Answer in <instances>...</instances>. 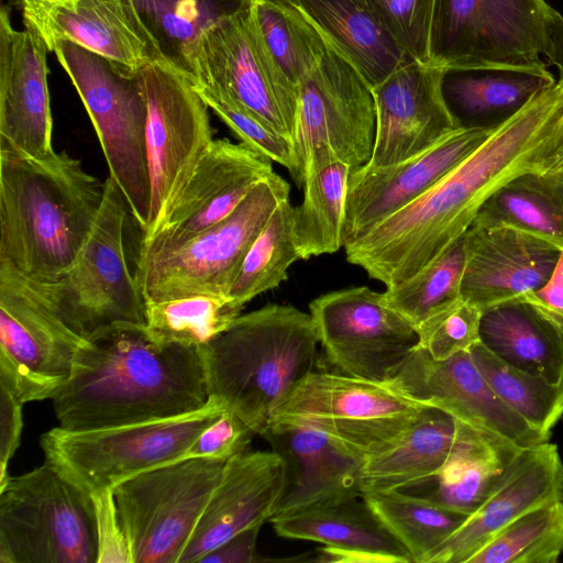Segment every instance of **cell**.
<instances>
[{"label":"cell","instance_id":"cell-17","mask_svg":"<svg viewBox=\"0 0 563 563\" xmlns=\"http://www.w3.org/2000/svg\"><path fill=\"white\" fill-rule=\"evenodd\" d=\"M319 343L335 373L386 383L417 345L416 329L366 286L333 290L309 303Z\"/></svg>","mask_w":563,"mask_h":563},{"label":"cell","instance_id":"cell-9","mask_svg":"<svg viewBox=\"0 0 563 563\" xmlns=\"http://www.w3.org/2000/svg\"><path fill=\"white\" fill-rule=\"evenodd\" d=\"M329 43V42H328ZM376 126L372 88L331 44L319 65L298 84L291 139L300 187L333 163L355 169L372 156Z\"/></svg>","mask_w":563,"mask_h":563},{"label":"cell","instance_id":"cell-22","mask_svg":"<svg viewBox=\"0 0 563 563\" xmlns=\"http://www.w3.org/2000/svg\"><path fill=\"white\" fill-rule=\"evenodd\" d=\"M490 131L462 126L402 162L352 169L345 201L344 245L427 191L473 153Z\"/></svg>","mask_w":563,"mask_h":563},{"label":"cell","instance_id":"cell-48","mask_svg":"<svg viewBox=\"0 0 563 563\" xmlns=\"http://www.w3.org/2000/svg\"><path fill=\"white\" fill-rule=\"evenodd\" d=\"M91 499L98 547L97 563H132L129 540L112 488L91 494Z\"/></svg>","mask_w":563,"mask_h":563},{"label":"cell","instance_id":"cell-38","mask_svg":"<svg viewBox=\"0 0 563 563\" xmlns=\"http://www.w3.org/2000/svg\"><path fill=\"white\" fill-rule=\"evenodd\" d=\"M145 325L157 340L202 347L241 316L244 306L229 296L197 295L145 302Z\"/></svg>","mask_w":563,"mask_h":563},{"label":"cell","instance_id":"cell-46","mask_svg":"<svg viewBox=\"0 0 563 563\" xmlns=\"http://www.w3.org/2000/svg\"><path fill=\"white\" fill-rule=\"evenodd\" d=\"M380 26L413 60L430 63L434 0H365Z\"/></svg>","mask_w":563,"mask_h":563},{"label":"cell","instance_id":"cell-18","mask_svg":"<svg viewBox=\"0 0 563 563\" xmlns=\"http://www.w3.org/2000/svg\"><path fill=\"white\" fill-rule=\"evenodd\" d=\"M274 173L272 161L243 143L213 140L154 231L143 236L136 263L185 243L227 218Z\"/></svg>","mask_w":563,"mask_h":563},{"label":"cell","instance_id":"cell-44","mask_svg":"<svg viewBox=\"0 0 563 563\" xmlns=\"http://www.w3.org/2000/svg\"><path fill=\"white\" fill-rule=\"evenodd\" d=\"M202 100L240 139L241 143L288 169L296 162L289 140L277 134L228 93L210 86H192Z\"/></svg>","mask_w":563,"mask_h":563},{"label":"cell","instance_id":"cell-16","mask_svg":"<svg viewBox=\"0 0 563 563\" xmlns=\"http://www.w3.org/2000/svg\"><path fill=\"white\" fill-rule=\"evenodd\" d=\"M147 99L146 150L151 179L150 235L191 176L213 139L208 106L190 80L165 60L140 70Z\"/></svg>","mask_w":563,"mask_h":563},{"label":"cell","instance_id":"cell-24","mask_svg":"<svg viewBox=\"0 0 563 563\" xmlns=\"http://www.w3.org/2000/svg\"><path fill=\"white\" fill-rule=\"evenodd\" d=\"M464 249L461 297L483 311L539 289L560 254L556 245L525 231L476 224L464 233Z\"/></svg>","mask_w":563,"mask_h":563},{"label":"cell","instance_id":"cell-39","mask_svg":"<svg viewBox=\"0 0 563 563\" xmlns=\"http://www.w3.org/2000/svg\"><path fill=\"white\" fill-rule=\"evenodd\" d=\"M563 553V501L552 498L526 511L466 563H555Z\"/></svg>","mask_w":563,"mask_h":563},{"label":"cell","instance_id":"cell-56","mask_svg":"<svg viewBox=\"0 0 563 563\" xmlns=\"http://www.w3.org/2000/svg\"><path fill=\"white\" fill-rule=\"evenodd\" d=\"M558 497L563 501V471L560 478Z\"/></svg>","mask_w":563,"mask_h":563},{"label":"cell","instance_id":"cell-11","mask_svg":"<svg viewBox=\"0 0 563 563\" xmlns=\"http://www.w3.org/2000/svg\"><path fill=\"white\" fill-rule=\"evenodd\" d=\"M253 2L243 1L200 33L191 49V84L228 93L291 143L298 86L272 55Z\"/></svg>","mask_w":563,"mask_h":563},{"label":"cell","instance_id":"cell-55","mask_svg":"<svg viewBox=\"0 0 563 563\" xmlns=\"http://www.w3.org/2000/svg\"><path fill=\"white\" fill-rule=\"evenodd\" d=\"M42 0H19L21 7H22V10H25L27 8H31L33 5H35L36 3L41 2Z\"/></svg>","mask_w":563,"mask_h":563},{"label":"cell","instance_id":"cell-25","mask_svg":"<svg viewBox=\"0 0 563 563\" xmlns=\"http://www.w3.org/2000/svg\"><path fill=\"white\" fill-rule=\"evenodd\" d=\"M284 485V461L274 451H244L227 461L178 563H199L239 532L269 521Z\"/></svg>","mask_w":563,"mask_h":563},{"label":"cell","instance_id":"cell-32","mask_svg":"<svg viewBox=\"0 0 563 563\" xmlns=\"http://www.w3.org/2000/svg\"><path fill=\"white\" fill-rule=\"evenodd\" d=\"M479 341L518 369L553 384L563 380V327L523 299L485 310Z\"/></svg>","mask_w":563,"mask_h":563},{"label":"cell","instance_id":"cell-50","mask_svg":"<svg viewBox=\"0 0 563 563\" xmlns=\"http://www.w3.org/2000/svg\"><path fill=\"white\" fill-rule=\"evenodd\" d=\"M263 525H256L233 536L205 555L199 563H254L269 561L256 553V542Z\"/></svg>","mask_w":563,"mask_h":563},{"label":"cell","instance_id":"cell-15","mask_svg":"<svg viewBox=\"0 0 563 563\" xmlns=\"http://www.w3.org/2000/svg\"><path fill=\"white\" fill-rule=\"evenodd\" d=\"M428 407L387 382L312 371L272 421L310 426L368 455L399 437Z\"/></svg>","mask_w":563,"mask_h":563},{"label":"cell","instance_id":"cell-6","mask_svg":"<svg viewBox=\"0 0 563 563\" xmlns=\"http://www.w3.org/2000/svg\"><path fill=\"white\" fill-rule=\"evenodd\" d=\"M227 407L216 397L194 411L85 430L60 426L42 434L45 461L89 495L142 472L188 457L201 431Z\"/></svg>","mask_w":563,"mask_h":563},{"label":"cell","instance_id":"cell-27","mask_svg":"<svg viewBox=\"0 0 563 563\" xmlns=\"http://www.w3.org/2000/svg\"><path fill=\"white\" fill-rule=\"evenodd\" d=\"M563 471L556 444L526 448L504 481L431 555L428 563H466L516 518L558 497Z\"/></svg>","mask_w":563,"mask_h":563},{"label":"cell","instance_id":"cell-3","mask_svg":"<svg viewBox=\"0 0 563 563\" xmlns=\"http://www.w3.org/2000/svg\"><path fill=\"white\" fill-rule=\"evenodd\" d=\"M104 183L65 151L32 158L0 150V261L55 283L80 254Z\"/></svg>","mask_w":563,"mask_h":563},{"label":"cell","instance_id":"cell-7","mask_svg":"<svg viewBox=\"0 0 563 563\" xmlns=\"http://www.w3.org/2000/svg\"><path fill=\"white\" fill-rule=\"evenodd\" d=\"M91 495L45 461L0 484V563H97Z\"/></svg>","mask_w":563,"mask_h":563},{"label":"cell","instance_id":"cell-29","mask_svg":"<svg viewBox=\"0 0 563 563\" xmlns=\"http://www.w3.org/2000/svg\"><path fill=\"white\" fill-rule=\"evenodd\" d=\"M457 430L454 417L429 406L394 441L366 455L361 494L400 490L432 481L449 460Z\"/></svg>","mask_w":563,"mask_h":563},{"label":"cell","instance_id":"cell-45","mask_svg":"<svg viewBox=\"0 0 563 563\" xmlns=\"http://www.w3.org/2000/svg\"><path fill=\"white\" fill-rule=\"evenodd\" d=\"M483 310L462 297L443 306L417 329V346L434 360H445L468 351L479 342Z\"/></svg>","mask_w":563,"mask_h":563},{"label":"cell","instance_id":"cell-54","mask_svg":"<svg viewBox=\"0 0 563 563\" xmlns=\"http://www.w3.org/2000/svg\"><path fill=\"white\" fill-rule=\"evenodd\" d=\"M280 7H294L297 5L296 0H263Z\"/></svg>","mask_w":563,"mask_h":563},{"label":"cell","instance_id":"cell-20","mask_svg":"<svg viewBox=\"0 0 563 563\" xmlns=\"http://www.w3.org/2000/svg\"><path fill=\"white\" fill-rule=\"evenodd\" d=\"M445 68L409 60L372 88L376 126L369 167L410 158L462 128L443 95Z\"/></svg>","mask_w":563,"mask_h":563},{"label":"cell","instance_id":"cell-1","mask_svg":"<svg viewBox=\"0 0 563 563\" xmlns=\"http://www.w3.org/2000/svg\"><path fill=\"white\" fill-rule=\"evenodd\" d=\"M562 110L558 80L427 191L347 242L346 261L386 288L416 275L466 232L498 188L536 169Z\"/></svg>","mask_w":563,"mask_h":563},{"label":"cell","instance_id":"cell-34","mask_svg":"<svg viewBox=\"0 0 563 563\" xmlns=\"http://www.w3.org/2000/svg\"><path fill=\"white\" fill-rule=\"evenodd\" d=\"M472 224L508 227L563 245V179L538 172L516 176L482 206Z\"/></svg>","mask_w":563,"mask_h":563},{"label":"cell","instance_id":"cell-28","mask_svg":"<svg viewBox=\"0 0 563 563\" xmlns=\"http://www.w3.org/2000/svg\"><path fill=\"white\" fill-rule=\"evenodd\" d=\"M271 522L279 537L322 543L311 561L412 562L406 548L362 497L292 512Z\"/></svg>","mask_w":563,"mask_h":563},{"label":"cell","instance_id":"cell-23","mask_svg":"<svg viewBox=\"0 0 563 563\" xmlns=\"http://www.w3.org/2000/svg\"><path fill=\"white\" fill-rule=\"evenodd\" d=\"M262 437L285 465L284 490L272 519L362 497L364 453L323 431L289 420L272 421Z\"/></svg>","mask_w":563,"mask_h":563},{"label":"cell","instance_id":"cell-43","mask_svg":"<svg viewBox=\"0 0 563 563\" xmlns=\"http://www.w3.org/2000/svg\"><path fill=\"white\" fill-rule=\"evenodd\" d=\"M464 234L407 280L386 288V303L417 329L427 318L461 297Z\"/></svg>","mask_w":563,"mask_h":563},{"label":"cell","instance_id":"cell-57","mask_svg":"<svg viewBox=\"0 0 563 563\" xmlns=\"http://www.w3.org/2000/svg\"><path fill=\"white\" fill-rule=\"evenodd\" d=\"M49 1H55V0H49Z\"/></svg>","mask_w":563,"mask_h":563},{"label":"cell","instance_id":"cell-40","mask_svg":"<svg viewBox=\"0 0 563 563\" xmlns=\"http://www.w3.org/2000/svg\"><path fill=\"white\" fill-rule=\"evenodd\" d=\"M470 353L496 395L530 426L551 437L563 417V380L553 384L518 369L494 355L481 341Z\"/></svg>","mask_w":563,"mask_h":563},{"label":"cell","instance_id":"cell-41","mask_svg":"<svg viewBox=\"0 0 563 563\" xmlns=\"http://www.w3.org/2000/svg\"><path fill=\"white\" fill-rule=\"evenodd\" d=\"M300 260L294 234V207L279 203L249 250L229 297L241 306L277 288L288 278V268Z\"/></svg>","mask_w":563,"mask_h":563},{"label":"cell","instance_id":"cell-30","mask_svg":"<svg viewBox=\"0 0 563 563\" xmlns=\"http://www.w3.org/2000/svg\"><path fill=\"white\" fill-rule=\"evenodd\" d=\"M452 453L430 482L427 498L472 515L477 510L520 459L523 450L514 442L483 428L457 420Z\"/></svg>","mask_w":563,"mask_h":563},{"label":"cell","instance_id":"cell-19","mask_svg":"<svg viewBox=\"0 0 563 563\" xmlns=\"http://www.w3.org/2000/svg\"><path fill=\"white\" fill-rule=\"evenodd\" d=\"M387 383L417 401L521 448L539 445L551 438L530 426L496 395L470 350L439 361L416 345Z\"/></svg>","mask_w":563,"mask_h":563},{"label":"cell","instance_id":"cell-52","mask_svg":"<svg viewBox=\"0 0 563 563\" xmlns=\"http://www.w3.org/2000/svg\"><path fill=\"white\" fill-rule=\"evenodd\" d=\"M543 55L559 70V80H563V15L552 7L545 21V46Z\"/></svg>","mask_w":563,"mask_h":563},{"label":"cell","instance_id":"cell-47","mask_svg":"<svg viewBox=\"0 0 563 563\" xmlns=\"http://www.w3.org/2000/svg\"><path fill=\"white\" fill-rule=\"evenodd\" d=\"M255 432L231 409L225 408L198 435L188 457L227 462L246 451Z\"/></svg>","mask_w":563,"mask_h":563},{"label":"cell","instance_id":"cell-8","mask_svg":"<svg viewBox=\"0 0 563 563\" xmlns=\"http://www.w3.org/2000/svg\"><path fill=\"white\" fill-rule=\"evenodd\" d=\"M275 172L261 180L227 218L185 243L136 263L144 303L197 295L229 296L243 261L272 213L289 199Z\"/></svg>","mask_w":563,"mask_h":563},{"label":"cell","instance_id":"cell-21","mask_svg":"<svg viewBox=\"0 0 563 563\" xmlns=\"http://www.w3.org/2000/svg\"><path fill=\"white\" fill-rule=\"evenodd\" d=\"M12 26L10 11H0V150L32 158L55 153L47 85V44L23 19Z\"/></svg>","mask_w":563,"mask_h":563},{"label":"cell","instance_id":"cell-36","mask_svg":"<svg viewBox=\"0 0 563 563\" xmlns=\"http://www.w3.org/2000/svg\"><path fill=\"white\" fill-rule=\"evenodd\" d=\"M362 498L406 548L415 563H428L433 552L470 516L426 496H411L400 490L367 493Z\"/></svg>","mask_w":563,"mask_h":563},{"label":"cell","instance_id":"cell-51","mask_svg":"<svg viewBox=\"0 0 563 563\" xmlns=\"http://www.w3.org/2000/svg\"><path fill=\"white\" fill-rule=\"evenodd\" d=\"M563 327V245L549 279L522 298Z\"/></svg>","mask_w":563,"mask_h":563},{"label":"cell","instance_id":"cell-26","mask_svg":"<svg viewBox=\"0 0 563 563\" xmlns=\"http://www.w3.org/2000/svg\"><path fill=\"white\" fill-rule=\"evenodd\" d=\"M23 19L40 31L48 51L65 38L134 71L163 59L133 0H43L23 10Z\"/></svg>","mask_w":563,"mask_h":563},{"label":"cell","instance_id":"cell-31","mask_svg":"<svg viewBox=\"0 0 563 563\" xmlns=\"http://www.w3.org/2000/svg\"><path fill=\"white\" fill-rule=\"evenodd\" d=\"M556 81L545 66L445 69L443 95L464 128L493 130Z\"/></svg>","mask_w":563,"mask_h":563},{"label":"cell","instance_id":"cell-4","mask_svg":"<svg viewBox=\"0 0 563 563\" xmlns=\"http://www.w3.org/2000/svg\"><path fill=\"white\" fill-rule=\"evenodd\" d=\"M318 344L310 313L294 306L272 303L242 314L201 347L209 397L262 435L313 371Z\"/></svg>","mask_w":563,"mask_h":563},{"label":"cell","instance_id":"cell-12","mask_svg":"<svg viewBox=\"0 0 563 563\" xmlns=\"http://www.w3.org/2000/svg\"><path fill=\"white\" fill-rule=\"evenodd\" d=\"M224 464L185 457L112 488L132 563H178Z\"/></svg>","mask_w":563,"mask_h":563},{"label":"cell","instance_id":"cell-59","mask_svg":"<svg viewBox=\"0 0 563 563\" xmlns=\"http://www.w3.org/2000/svg\"><path fill=\"white\" fill-rule=\"evenodd\" d=\"M253 1H255V0H253Z\"/></svg>","mask_w":563,"mask_h":563},{"label":"cell","instance_id":"cell-53","mask_svg":"<svg viewBox=\"0 0 563 563\" xmlns=\"http://www.w3.org/2000/svg\"><path fill=\"white\" fill-rule=\"evenodd\" d=\"M534 172L563 179V110Z\"/></svg>","mask_w":563,"mask_h":563},{"label":"cell","instance_id":"cell-2","mask_svg":"<svg viewBox=\"0 0 563 563\" xmlns=\"http://www.w3.org/2000/svg\"><path fill=\"white\" fill-rule=\"evenodd\" d=\"M209 400L201 347L155 339L119 322L87 339L52 399L58 426L96 429L184 415Z\"/></svg>","mask_w":563,"mask_h":563},{"label":"cell","instance_id":"cell-35","mask_svg":"<svg viewBox=\"0 0 563 563\" xmlns=\"http://www.w3.org/2000/svg\"><path fill=\"white\" fill-rule=\"evenodd\" d=\"M351 167L333 163L309 177L294 208V234L300 260L344 247V221Z\"/></svg>","mask_w":563,"mask_h":563},{"label":"cell","instance_id":"cell-58","mask_svg":"<svg viewBox=\"0 0 563 563\" xmlns=\"http://www.w3.org/2000/svg\"><path fill=\"white\" fill-rule=\"evenodd\" d=\"M562 420H563V417H562Z\"/></svg>","mask_w":563,"mask_h":563},{"label":"cell","instance_id":"cell-14","mask_svg":"<svg viewBox=\"0 0 563 563\" xmlns=\"http://www.w3.org/2000/svg\"><path fill=\"white\" fill-rule=\"evenodd\" d=\"M544 0H434L430 63L445 68L545 66Z\"/></svg>","mask_w":563,"mask_h":563},{"label":"cell","instance_id":"cell-5","mask_svg":"<svg viewBox=\"0 0 563 563\" xmlns=\"http://www.w3.org/2000/svg\"><path fill=\"white\" fill-rule=\"evenodd\" d=\"M49 52L55 53L74 84L99 139L109 176L145 232L151 210L148 110L140 71L65 38L55 40Z\"/></svg>","mask_w":563,"mask_h":563},{"label":"cell","instance_id":"cell-10","mask_svg":"<svg viewBox=\"0 0 563 563\" xmlns=\"http://www.w3.org/2000/svg\"><path fill=\"white\" fill-rule=\"evenodd\" d=\"M82 341L59 316L47 283L0 261V385L23 404L53 399Z\"/></svg>","mask_w":563,"mask_h":563},{"label":"cell","instance_id":"cell-37","mask_svg":"<svg viewBox=\"0 0 563 563\" xmlns=\"http://www.w3.org/2000/svg\"><path fill=\"white\" fill-rule=\"evenodd\" d=\"M162 58L192 81L191 49L200 33L246 0H133Z\"/></svg>","mask_w":563,"mask_h":563},{"label":"cell","instance_id":"cell-33","mask_svg":"<svg viewBox=\"0 0 563 563\" xmlns=\"http://www.w3.org/2000/svg\"><path fill=\"white\" fill-rule=\"evenodd\" d=\"M325 40L371 88L411 60L380 26L365 0H296Z\"/></svg>","mask_w":563,"mask_h":563},{"label":"cell","instance_id":"cell-49","mask_svg":"<svg viewBox=\"0 0 563 563\" xmlns=\"http://www.w3.org/2000/svg\"><path fill=\"white\" fill-rule=\"evenodd\" d=\"M22 406L23 402L0 385V484L9 476V462L20 444L23 428Z\"/></svg>","mask_w":563,"mask_h":563},{"label":"cell","instance_id":"cell-42","mask_svg":"<svg viewBox=\"0 0 563 563\" xmlns=\"http://www.w3.org/2000/svg\"><path fill=\"white\" fill-rule=\"evenodd\" d=\"M253 5L272 55L298 86L323 58L328 41L297 5L286 8L263 0Z\"/></svg>","mask_w":563,"mask_h":563},{"label":"cell","instance_id":"cell-13","mask_svg":"<svg viewBox=\"0 0 563 563\" xmlns=\"http://www.w3.org/2000/svg\"><path fill=\"white\" fill-rule=\"evenodd\" d=\"M126 201L109 176L96 223L75 263L47 283L57 311L84 339L119 322L145 323V305L126 263Z\"/></svg>","mask_w":563,"mask_h":563}]
</instances>
